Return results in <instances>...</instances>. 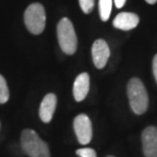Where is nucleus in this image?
<instances>
[{
  "label": "nucleus",
  "instance_id": "nucleus-1",
  "mask_svg": "<svg viewBox=\"0 0 157 157\" xmlns=\"http://www.w3.org/2000/svg\"><path fill=\"white\" fill-rule=\"evenodd\" d=\"M21 145L29 157H50L48 144L44 142L34 130L26 128L21 132Z\"/></svg>",
  "mask_w": 157,
  "mask_h": 157
},
{
  "label": "nucleus",
  "instance_id": "nucleus-2",
  "mask_svg": "<svg viewBox=\"0 0 157 157\" xmlns=\"http://www.w3.org/2000/svg\"><path fill=\"white\" fill-rule=\"evenodd\" d=\"M128 97L132 110L136 114H143L149 104L148 94L142 81L138 78H131L128 84Z\"/></svg>",
  "mask_w": 157,
  "mask_h": 157
},
{
  "label": "nucleus",
  "instance_id": "nucleus-3",
  "mask_svg": "<svg viewBox=\"0 0 157 157\" xmlns=\"http://www.w3.org/2000/svg\"><path fill=\"white\" fill-rule=\"evenodd\" d=\"M57 38L61 50L65 54L73 55L77 50L78 39L71 21L63 17L57 25Z\"/></svg>",
  "mask_w": 157,
  "mask_h": 157
},
{
  "label": "nucleus",
  "instance_id": "nucleus-4",
  "mask_svg": "<svg viewBox=\"0 0 157 157\" xmlns=\"http://www.w3.org/2000/svg\"><path fill=\"white\" fill-rule=\"evenodd\" d=\"M25 24L34 35H39L43 32L46 25V13L42 4L33 3L29 5L25 12Z\"/></svg>",
  "mask_w": 157,
  "mask_h": 157
},
{
  "label": "nucleus",
  "instance_id": "nucleus-5",
  "mask_svg": "<svg viewBox=\"0 0 157 157\" xmlns=\"http://www.w3.org/2000/svg\"><path fill=\"white\" fill-rule=\"evenodd\" d=\"M74 130L80 144L87 145L91 142L93 136L92 122L88 115L84 113L77 115L74 119Z\"/></svg>",
  "mask_w": 157,
  "mask_h": 157
},
{
  "label": "nucleus",
  "instance_id": "nucleus-6",
  "mask_svg": "<svg viewBox=\"0 0 157 157\" xmlns=\"http://www.w3.org/2000/svg\"><path fill=\"white\" fill-rule=\"evenodd\" d=\"M110 56L108 44L104 40L98 39L93 43L92 46V58L95 67L101 70L106 65Z\"/></svg>",
  "mask_w": 157,
  "mask_h": 157
},
{
  "label": "nucleus",
  "instance_id": "nucleus-7",
  "mask_svg": "<svg viewBox=\"0 0 157 157\" xmlns=\"http://www.w3.org/2000/svg\"><path fill=\"white\" fill-rule=\"evenodd\" d=\"M142 145L145 157H157V128L148 127L142 133Z\"/></svg>",
  "mask_w": 157,
  "mask_h": 157
},
{
  "label": "nucleus",
  "instance_id": "nucleus-8",
  "mask_svg": "<svg viewBox=\"0 0 157 157\" xmlns=\"http://www.w3.org/2000/svg\"><path fill=\"white\" fill-rule=\"evenodd\" d=\"M56 104H57V98H56L55 94L49 93L43 98L39 108V117L43 122L48 124L51 121L56 108Z\"/></svg>",
  "mask_w": 157,
  "mask_h": 157
},
{
  "label": "nucleus",
  "instance_id": "nucleus-9",
  "mask_svg": "<svg viewBox=\"0 0 157 157\" xmlns=\"http://www.w3.org/2000/svg\"><path fill=\"white\" fill-rule=\"evenodd\" d=\"M90 89V77L87 73H82L77 77L74 83L73 93L75 100L81 102L86 98Z\"/></svg>",
  "mask_w": 157,
  "mask_h": 157
},
{
  "label": "nucleus",
  "instance_id": "nucleus-10",
  "mask_svg": "<svg viewBox=\"0 0 157 157\" xmlns=\"http://www.w3.org/2000/svg\"><path fill=\"white\" fill-rule=\"evenodd\" d=\"M140 21L139 17L133 12H121L113 20V26L122 31H130L138 26Z\"/></svg>",
  "mask_w": 157,
  "mask_h": 157
},
{
  "label": "nucleus",
  "instance_id": "nucleus-11",
  "mask_svg": "<svg viewBox=\"0 0 157 157\" xmlns=\"http://www.w3.org/2000/svg\"><path fill=\"white\" fill-rule=\"evenodd\" d=\"M112 8V0H99V13L103 21H106L110 17Z\"/></svg>",
  "mask_w": 157,
  "mask_h": 157
},
{
  "label": "nucleus",
  "instance_id": "nucleus-12",
  "mask_svg": "<svg viewBox=\"0 0 157 157\" xmlns=\"http://www.w3.org/2000/svg\"><path fill=\"white\" fill-rule=\"evenodd\" d=\"M9 99V90L5 78L0 75V104H4Z\"/></svg>",
  "mask_w": 157,
  "mask_h": 157
},
{
  "label": "nucleus",
  "instance_id": "nucleus-13",
  "mask_svg": "<svg viewBox=\"0 0 157 157\" xmlns=\"http://www.w3.org/2000/svg\"><path fill=\"white\" fill-rule=\"evenodd\" d=\"M80 6L85 13H90L93 10L94 4H95V0H78Z\"/></svg>",
  "mask_w": 157,
  "mask_h": 157
},
{
  "label": "nucleus",
  "instance_id": "nucleus-14",
  "mask_svg": "<svg viewBox=\"0 0 157 157\" xmlns=\"http://www.w3.org/2000/svg\"><path fill=\"white\" fill-rule=\"evenodd\" d=\"M77 155L81 156V157H97L96 151L92 148H81L78 149L77 151Z\"/></svg>",
  "mask_w": 157,
  "mask_h": 157
},
{
  "label": "nucleus",
  "instance_id": "nucleus-15",
  "mask_svg": "<svg viewBox=\"0 0 157 157\" xmlns=\"http://www.w3.org/2000/svg\"><path fill=\"white\" fill-rule=\"evenodd\" d=\"M153 74H154V78L157 83V54L153 58Z\"/></svg>",
  "mask_w": 157,
  "mask_h": 157
},
{
  "label": "nucleus",
  "instance_id": "nucleus-16",
  "mask_svg": "<svg viewBox=\"0 0 157 157\" xmlns=\"http://www.w3.org/2000/svg\"><path fill=\"white\" fill-rule=\"evenodd\" d=\"M125 1H127V0H114L115 6H117V8H121L122 6L125 4Z\"/></svg>",
  "mask_w": 157,
  "mask_h": 157
},
{
  "label": "nucleus",
  "instance_id": "nucleus-17",
  "mask_svg": "<svg viewBox=\"0 0 157 157\" xmlns=\"http://www.w3.org/2000/svg\"><path fill=\"white\" fill-rule=\"evenodd\" d=\"M145 1L147 3H149V4H154V3H156L157 0H145Z\"/></svg>",
  "mask_w": 157,
  "mask_h": 157
},
{
  "label": "nucleus",
  "instance_id": "nucleus-18",
  "mask_svg": "<svg viewBox=\"0 0 157 157\" xmlns=\"http://www.w3.org/2000/svg\"><path fill=\"white\" fill-rule=\"evenodd\" d=\"M106 157H114V156H111V155H108V156H106Z\"/></svg>",
  "mask_w": 157,
  "mask_h": 157
},
{
  "label": "nucleus",
  "instance_id": "nucleus-19",
  "mask_svg": "<svg viewBox=\"0 0 157 157\" xmlns=\"http://www.w3.org/2000/svg\"><path fill=\"white\" fill-rule=\"evenodd\" d=\"M0 127H1V124H0Z\"/></svg>",
  "mask_w": 157,
  "mask_h": 157
}]
</instances>
